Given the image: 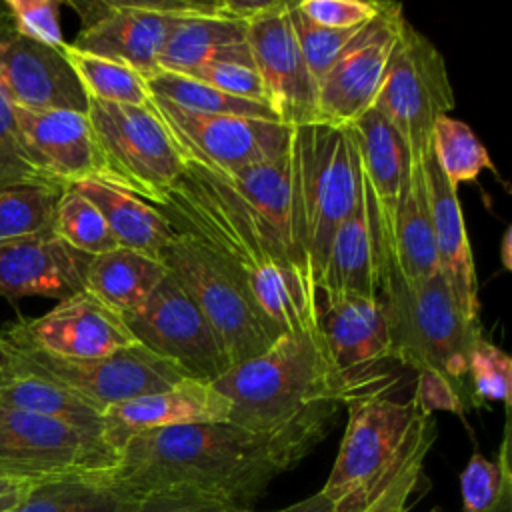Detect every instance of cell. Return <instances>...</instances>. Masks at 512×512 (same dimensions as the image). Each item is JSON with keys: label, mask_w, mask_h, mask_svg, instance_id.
Segmentation results:
<instances>
[{"label": "cell", "mask_w": 512, "mask_h": 512, "mask_svg": "<svg viewBox=\"0 0 512 512\" xmlns=\"http://www.w3.org/2000/svg\"><path fill=\"white\" fill-rule=\"evenodd\" d=\"M230 412V400L212 382L184 378L170 388L108 406L102 412V438L118 452L140 432L228 422Z\"/></svg>", "instance_id": "cell-21"}, {"label": "cell", "mask_w": 512, "mask_h": 512, "mask_svg": "<svg viewBox=\"0 0 512 512\" xmlns=\"http://www.w3.org/2000/svg\"><path fill=\"white\" fill-rule=\"evenodd\" d=\"M158 260L202 312L232 366L260 356L286 334L242 292L226 266L186 234L176 232Z\"/></svg>", "instance_id": "cell-7"}, {"label": "cell", "mask_w": 512, "mask_h": 512, "mask_svg": "<svg viewBox=\"0 0 512 512\" xmlns=\"http://www.w3.org/2000/svg\"><path fill=\"white\" fill-rule=\"evenodd\" d=\"M0 336L58 358H106L138 344L122 314L80 290L36 318H18Z\"/></svg>", "instance_id": "cell-16"}, {"label": "cell", "mask_w": 512, "mask_h": 512, "mask_svg": "<svg viewBox=\"0 0 512 512\" xmlns=\"http://www.w3.org/2000/svg\"><path fill=\"white\" fill-rule=\"evenodd\" d=\"M394 258L396 270L404 280H422L438 274L424 158L414 154L408 158L406 180L396 212Z\"/></svg>", "instance_id": "cell-29"}, {"label": "cell", "mask_w": 512, "mask_h": 512, "mask_svg": "<svg viewBox=\"0 0 512 512\" xmlns=\"http://www.w3.org/2000/svg\"><path fill=\"white\" fill-rule=\"evenodd\" d=\"M86 114L104 160L106 184L148 204H158L184 170L168 128L148 106L88 98Z\"/></svg>", "instance_id": "cell-8"}, {"label": "cell", "mask_w": 512, "mask_h": 512, "mask_svg": "<svg viewBox=\"0 0 512 512\" xmlns=\"http://www.w3.org/2000/svg\"><path fill=\"white\" fill-rule=\"evenodd\" d=\"M288 20L296 38V44L304 56L306 68L318 86L326 72L338 62V58L354 44L362 26L356 28H324L308 20L296 6L288 2Z\"/></svg>", "instance_id": "cell-37"}, {"label": "cell", "mask_w": 512, "mask_h": 512, "mask_svg": "<svg viewBox=\"0 0 512 512\" xmlns=\"http://www.w3.org/2000/svg\"><path fill=\"white\" fill-rule=\"evenodd\" d=\"M166 274L168 270L156 256L116 248L90 258L84 290L126 316L150 298Z\"/></svg>", "instance_id": "cell-31"}, {"label": "cell", "mask_w": 512, "mask_h": 512, "mask_svg": "<svg viewBox=\"0 0 512 512\" xmlns=\"http://www.w3.org/2000/svg\"><path fill=\"white\" fill-rule=\"evenodd\" d=\"M138 512H254L242 504L192 494V492H152L142 494Z\"/></svg>", "instance_id": "cell-45"}, {"label": "cell", "mask_w": 512, "mask_h": 512, "mask_svg": "<svg viewBox=\"0 0 512 512\" xmlns=\"http://www.w3.org/2000/svg\"><path fill=\"white\" fill-rule=\"evenodd\" d=\"M90 256L70 248L54 232L0 244V296L64 300L84 290Z\"/></svg>", "instance_id": "cell-22"}, {"label": "cell", "mask_w": 512, "mask_h": 512, "mask_svg": "<svg viewBox=\"0 0 512 512\" xmlns=\"http://www.w3.org/2000/svg\"><path fill=\"white\" fill-rule=\"evenodd\" d=\"M500 260L502 266L506 270H512V228L508 226L504 236H502V244H500Z\"/></svg>", "instance_id": "cell-47"}, {"label": "cell", "mask_w": 512, "mask_h": 512, "mask_svg": "<svg viewBox=\"0 0 512 512\" xmlns=\"http://www.w3.org/2000/svg\"><path fill=\"white\" fill-rule=\"evenodd\" d=\"M28 182L52 184L28 160L16 128L14 108L0 90V190Z\"/></svg>", "instance_id": "cell-42"}, {"label": "cell", "mask_w": 512, "mask_h": 512, "mask_svg": "<svg viewBox=\"0 0 512 512\" xmlns=\"http://www.w3.org/2000/svg\"><path fill=\"white\" fill-rule=\"evenodd\" d=\"M290 156L300 240L318 278L332 234L362 194L358 148L350 128L314 122L292 128Z\"/></svg>", "instance_id": "cell-6"}, {"label": "cell", "mask_w": 512, "mask_h": 512, "mask_svg": "<svg viewBox=\"0 0 512 512\" xmlns=\"http://www.w3.org/2000/svg\"><path fill=\"white\" fill-rule=\"evenodd\" d=\"M2 338V336H0ZM6 340V338H4ZM14 350L64 388L104 412L108 406L152 394L184 380L186 376L168 360L142 344L120 350L106 358H58L28 346L14 344Z\"/></svg>", "instance_id": "cell-14"}, {"label": "cell", "mask_w": 512, "mask_h": 512, "mask_svg": "<svg viewBox=\"0 0 512 512\" xmlns=\"http://www.w3.org/2000/svg\"><path fill=\"white\" fill-rule=\"evenodd\" d=\"M372 108L418 158L430 152L436 120L454 108V90L442 54L406 18L398 28Z\"/></svg>", "instance_id": "cell-9"}, {"label": "cell", "mask_w": 512, "mask_h": 512, "mask_svg": "<svg viewBox=\"0 0 512 512\" xmlns=\"http://www.w3.org/2000/svg\"><path fill=\"white\" fill-rule=\"evenodd\" d=\"M378 300L390 340V358L416 374H440L468 386V350L482 326L468 322L438 274L404 280L396 264L378 268Z\"/></svg>", "instance_id": "cell-4"}, {"label": "cell", "mask_w": 512, "mask_h": 512, "mask_svg": "<svg viewBox=\"0 0 512 512\" xmlns=\"http://www.w3.org/2000/svg\"><path fill=\"white\" fill-rule=\"evenodd\" d=\"M430 512H442V510H440V508H432Z\"/></svg>", "instance_id": "cell-51"}, {"label": "cell", "mask_w": 512, "mask_h": 512, "mask_svg": "<svg viewBox=\"0 0 512 512\" xmlns=\"http://www.w3.org/2000/svg\"><path fill=\"white\" fill-rule=\"evenodd\" d=\"M124 320L138 344L174 364L186 378L214 382L232 368L206 318L170 274Z\"/></svg>", "instance_id": "cell-12"}, {"label": "cell", "mask_w": 512, "mask_h": 512, "mask_svg": "<svg viewBox=\"0 0 512 512\" xmlns=\"http://www.w3.org/2000/svg\"><path fill=\"white\" fill-rule=\"evenodd\" d=\"M4 8L10 16L12 28L38 44L62 48L60 2L56 0H6Z\"/></svg>", "instance_id": "cell-41"}, {"label": "cell", "mask_w": 512, "mask_h": 512, "mask_svg": "<svg viewBox=\"0 0 512 512\" xmlns=\"http://www.w3.org/2000/svg\"><path fill=\"white\" fill-rule=\"evenodd\" d=\"M468 386L474 406L502 402L506 412L512 398V360L510 356L478 334L468 350Z\"/></svg>", "instance_id": "cell-39"}, {"label": "cell", "mask_w": 512, "mask_h": 512, "mask_svg": "<svg viewBox=\"0 0 512 512\" xmlns=\"http://www.w3.org/2000/svg\"><path fill=\"white\" fill-rule=\"evenodd\" d=\"M218 60L252 62V56L246 42V24L216 16L212 2L210 12L188 14L174 24L158 58V70L188 74Z\"/></svg>", "instance_id": "cell-28"}, {"label": "cell", "mask_w": 512, "mask_h": 512, "mask_svg": "<svg viewBox=\"0 0 512 512\" xmlns=\"http://www.w3.org/2000/svg\"><path fill=\"white\" fill-rule=\"evenodd\" d=\"M508 444L510 426L506 422L498 460H488L478 450L470 456L468 464L460 472V494L464 512H486L494 506L498 496L512 486Z\"/></svg>", "instance_id": "cell-38"}, {"label": "cell", "mask_w": 512, "mask_h": 512, "mask_svg": "<svg viewBox=\"0 0 512 512\" xmlns=\"http://www.w3.org/2000/svg\"><path fill=\"white\" fill-rule=\"evenodd\" d=\"M486 512H512V486L506 488V490L498 496V500L494 502V506L488 508Z\"/></svg>", "instance_id": "cell-49"}, {"label": "cell", "mask_w": 512, "mask_h": 512, "mask_svg": "<svg viewBox=\"0 0 512 512\" xmlns=\"http://www.w3.org/2000/svg\"><path fill=\"white\" fill-rule=\"evenodd\" d=\"M0 406L102 436V412L26 362L4 338H0Z\"/></svg>", "instance_id": "cell-25"}, {"label": "cell", "mask_w": 512, "mask_h": 512, "mask_svg": "<svg viewBox=\"0 0 512 512\" xmlns=\"http://www.w3.org/2000/svg\"><path fill=\"white\" fill-rule=\"evenodd\" d=\"M274 512H336L332 502L318 490L314 494H310L308 498L304 500H298L286 508H280V510H274Z\"/></svg>", "instance_id": "cell-46"}, {"label": "cell", "mask_w": 512, "mask_h": 512, "mask_svg": "<svg viewBox=\"0 0 512 512\" xmlns=\"http://www.w3.org/2000/svg\"><path fill=\"white\" fill-rule=\"evenodd\" d=\"M116 462L118 452L102 436L0 406V480L30 484L62 474L108 470Z\"/></svg>", "instance_id": "cell-11"}, {"label": "cell", "mask_w": 512, "mask_h": 512, "mask_svg": "<svg viewBox=\"0 0 512 512\" xmlns=\"http://www.w3.org/2000/svg\"><path fill=\"white\" fill-rule=\"evenodd\" d=\"M186 76H192L230 96L266 104L264 86L254 62H236V60L208 62L194 68Z\"/></svg>", "instance_id": "cell-43"}, {"label": "cell", "mask_w": 512, "mask_h": 512, "mask_svg": "<svg viewBox=\"0 0 512 512\" xmlns=\"http://www.w3.org/2000/svg\"><path fill=\"white\" fill-rule=\"evenodd\" d=\"M182 160L180 178L154 208L176 232L218 258L258 310L286 334L320 332V292L310 260L224 180Z\"/></svg>", "instance_id": "cell-2"}, {"label": "cell", "mask_w": 512, "mask_h": 512, "mask_svg": "<svg viewBox=\"0 0 512 512\" xmlns=\"http://www.w3.org/2000/svg\"><path fill=\"white\" fill-rule=\"evenodd\" d=\"M52 232L90 258L118 248L102 212L72 186L62 192L56 204Z\"/></svg>", "instance_id": "cell-36"}, {"label": "cell", "mask_w": 512, "mask_h": 512, "mask_svg": "<svg viewBox=\"0 0 512 512\" xmlns=\"http://www.w3.org/2000/svg\"><path fill=\"white\" fill-rule=\"evenodd\" d=\"M26 486H28V484L20 486L18 490H14V492H10V494L0 496V512H12V510L20 504V500H22V494H24Z\"/></svg>", "instance_id": "cell-48"}, {"label": "cell", "mask_w": 512, "mask_h": 512, "mask_svg": "<svg viewBox=\"0 0 512 512\" xmlns=\"http://www.w3.org/2000/svg\"><path fill=\"white\" fill-rule=\"evenodd\" d=\"M62 54L72 66L88 98L126 106L150 104L152 94L148 82L130 64L80 50L68 42L62 46Z\"/></svg>", "instance_id": "cell-32"}, {"label": "cell", "mask_w": 512, "mask_h": 512, "mask_svg": "<svg viewBox=\"0 0 512 512\" xmlns=\"http://www.w3.org/2000/svg\"><path fill=\"white\" fill-rule=\"evenodd\" d=\"M426 188L430 200V218L434 232V248L438 258V272L444 278L452 300L456 302L462 316L478 324L480 300H478V282L474 270L472 248L460 208L456 190L438 170L432 148L424 156Z\"/></svg>", "instance_id": "cell-24"}, {"label": "cell", "mask_w": 512, "mask_h": 512, "mask_svg": "<svg viewBox=\"0 0 512 512\" xmlns=\"http://www.w3.org/2000/svg\"><path fill=\"white\" fill-rule=\"evenodd\" d=\"M318 292L320 298L378 296V254L364 184L354 210L330 238Z\"/></svg>", "instance_id": "cell-26"}, {"label": "cell", "mask_w": 512, "mask_h": 512, "mask_svg": "<svg viewBox=\"0 0 512 512\" xmlns=\"http://www.w3.org/2000/svg\"><path fill=\"white\" fill-rule=\"evenodd\" d=\"M138 502L140 496L108 468L30 482L12 512H138Z\"/></svg>", "instance_id": "cell-27"}, {"label": "cell", "mask_w": 512, "mask_h": 512, "mask_svg": "<svg viewBox=\"0 0 512 512\" xmlns=\"http://www.w3.org/2000/svg\"><path fill=\"white\" fill-rule=\"evenodd\" d=\"M298 10L324 28H356L378 14L380 2L366 0H300Z\"/></svg>", "instance_id": "cell-44"}, {"label": "cell", "mask_w": 512, "mask_h": 512, "mask_svg": "<svg viewBox=\"0 0 512 512\" xmlns=\"http://www.w3.org/2000/svg\"><path fill=\"white\" fill-rule=\"evenodd\" d=\"M154 112L184 158L216 170H240L270 162L288 150L292 128L276 120L222 114H194L156 96Z\"/></svg>", "instance_id": "cell-13"}, {"label": "cell", "mask_w": 512, "mask_h": 512, "mask_svg": "<svg viewBox=\"0 0 512 512\" xmlns=\"http://www.w3.org/2000/svg\"><path fill=\"white\" fill-rule=\"evenodd\" d=\"M150 94L194 114H222L258 120H276L266 104L230 96L192 76L158 70L146 78ZM278 122V120H276Z\"/></svg>", "instance_id": "cell-33"}, {"label": "cell", "mask_w": 512, "mask_h": 512, "mask_svg": "<svg viewBox=\"0 0 512 512\" xmlns=\"http://www.w3.org/2000/svg\"><path fill=\"white\" fill-rule=\"evenodd\" d=\"M340 406L318 404L270 432L232 422L140 432L118 450L114 472L138 496L192 492L244 506L328 434Z\"/></svg>", "instance_id": "cell-1"}, {"label": "cell", "mask_w": 512, "mask_h": 512, "mask_svg": "<svg viewBox=\"0 0 512 512\" xmlns=\"http://www.w3.org/2000/svg\"><path fill=\"white\" fill-rule=\"evenodd\" d=\"M0 90L12 106L86 112L88 96L62 48L20 36L0 2Z\"/></svg>", "instance_id": "cell-18"}, {"label": "cell", "mask_w": 512, "mask_h": 512, "mask_svg": "<svg viewBox=\"0 0 512 512\" xmlns=\"http://www.w3.org/2000/svg\"><path fill=\"white\" fill-rule=\"evenodd\" d=\"M232 404L236 426L278 430L318 404L362 396L336 368L324 334H282L266 352L212 382Z\"/></svg>", "instance_id": "cell-3"}, {"label": "cell", "mask_w": 512, "mask_h": 512, "mask_svg": "<svg viewBox=\"0 0 512 512\" xmlns=\"http://www.w3.org/2000/svg\"><path fill=\"white\" fill-rule=\"evenodd\" d=\"M104 216L118 248L136 250L148 256L160 250L176 236L170 222L148 202L100 180H84L74 184Z\"/></svg>", "instance_id": "cell-30"}, {"label": "cell", "mask_w": 512, "mask_h": 512, "mask_svg": "<svg viewBox=\"0 0 512 512\" xmlns=\"http://www.w3.org/2000/svg\"><path fill=\"white\" fill-rule=\"evenodd\" d=\"M346 406V430L320 492L336 512H360L392 480L432 416L414 396L394 400L380 388Z\"/></svg>", "instance_id": "cell-5"}, {"label": "cell", "mask_w": 512, "mask_h": 512, "mask_svg": "<svg viewBox=\"0 0 512 512\" xmlns=\"http://www.w3.org/2000/svg\"><path fill=\"white\" fill-rule=\"evenodd\" d=\"M82 20L72 46L120 60L144 78L158 72V58L174 24L210 12L212 2L200 0H96L68 2Z\"/></svg>", "instance_id": "cell-10"}, {"label": "cell", "mask_w": 512, "mask_h": 512, "mask_svg": "<svg viewBox=\"0 0 512 512\" xmlns=\"http://www.w3.org/2000/svg\"><path fill=\"white\" fill-rule=\"evenodd\" d=\"M430 148L438 170L458 190L464 182H474L484 170L496 172L484 144L474 136L470 126L450 114L436 120Z\"/></svg>", "instance_id": "cell-35"}, {"label": "cell", "mask_w": 512, "mask_h": 512, "mask_svg": "<svg viewBox=\"0 0 512 512\" xmlns=\"http://www.w3.org/2000/svg\"><path fill=\"white\" fill-rule=\"evenodd\" d=\"M402 20L400 4L380 2L378 14L318 82L316 122L350 128L372 108Z\"/></svg>", "instance_id": "cell-15"}, {"label": "cell", "mask_w": 512, "mask_h": 512, "mask_svg": "<svg viewBox=\"0 0 512 512\" xmlns=\"http://www.w3.org/2000/svg\"><path fill=\"white\" fill-rule=\"evenodd\" d=\"M436 440V422L430 418L418 436L414 448L400 464L398 472L392 476V480L368 502V506L360 512H406L410 506V500L420 484L424 460Z\"/></svg>", "instance_id": "cell-40"}, {"label": "cell", "mask_w": 512, "mask_h": 512, "mask_svg": "<svg viewBox=\"0 0 512 512\" xmlns=\"http://www.w3.org/2000/svg\"><path fill=\"white\" fill-rule=\"evenodd\" d=\"M350 132L358 148L360 176L372 220L378 268L396 264V212L408 170V146L374 108L354 122Z\"/></svg>", "instance_id": "cell-20"}, {"label": "cell", "mask_w": 512, "mask_h": 512, "mask_svg": "<svg viewBox=\"0 0 512 512\" xmlns=\"http://www.w3.org/2000/svg\"><path fill=\"white\" fill-rule=\"evenodd\" d=\"M320 328L340 374L360 390L370 392L358 374L390 358L388 326L378 296L320 298Z\"/></svg>", "instance_id": "cell-23"}, {"label": "cell", "mask_w": 512, "mask_h": 512, "mask_svg": "<svg viewBox=\"0 0 512 512\" xmlns=\"http://www.w3.org/2000/svg\"><path fill=\"white\" fill-rule=\"evenodd\" d=\"M246 42L264 86L266 106L288 128L316 122V84L296 44L288 0L274 4L246 24Z\"/></svg>", "instance_id": "cell-17"}, {"label": "cell", "mask_w": 512, "mask_h": 512, "mask_svg": "<svg viewBox=\"0 0 512 512\" xmlns=\"http://www.w3.org/2000/svg\"><path fill=\"white\" fill-rule=\"evenodd\" d=\"M66 188L28 182L0 190V244L52 232L56 204Z\"/></svg>", "instance_id": "cell-34"}, {"label": "cell", "mask_w": 512, "mask_h": 512, "mask_svg": "<svg viewBox=\"0 0 512 512\" xmlns=\"http://www.w3.org/2000/svg\"><path fill=\"white\" fill-rule=\"evenodd\" d=\"M12 108L22 148L48 182L60 188L84 180L106 182L104 160L86 112Z\"/></svg>", "instance_id": "cell-19"}, {"label": "cell", "mask_w": 512, "mask_h": 512, "mask_svg": "<svg viewBox=\"0 0 512 512\" xmlns=\"http://www.w3.org/2000/svg\"><path fill=\"white\" fill-rule=\"evenodd\" d=\"M20 486H24V484H18V482H10V480H0V496H4V494H10V492L18 490Z\"/></svg>", "instance_id": "cell-50"}]
</instances>
